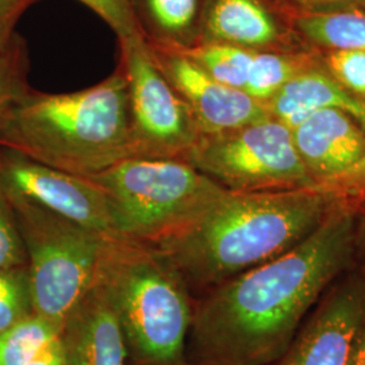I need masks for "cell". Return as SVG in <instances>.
Returning <instances> with one entry per match:
<instances>
[{
	"label": "cell",
	"instance_id": "cell-2",
	"mask_svg": "<svg viewBox=\"0 0 365 365\" xmlns=\"http://www.w3.org/2000/svg\"><path fill=\"white\" fill-rule=\"evenodd\" d=\"M334 206L310 187L225 190L195 223L157 248L176 265L191 291L203 294L297 247Z\"/></svg>",
	"mask_w": 365,
	"mask_h": 365
},
{
	"label": "cell",
	"instance_id": "cell-20",
	"mask_svg": "<svg viewBox=\"0 0 365 365\" xmlns=\"http://www.w3.org/2000/svg\"><path fill=\"white\" fill-rule=\"evenodd\" d=\"M182 52L188 54L214 80L245 91L253 51L225 43L199 42Z\"/></svg>",
	"mask_w": 365,
	"mask_h": 365
},
{
	"label": "cell",
	"instance_id": "cell-18",
	"mask_svg": "<svg viewBox=\"0 0 365 365\" xmlns=\"http://www.w3.org/2000/svg\"><path fill=\"white\" fill-rule=\"evenodd\" d=\"M312 66V56L272 51H253L245 92L257 102H267L287 81Z\"/></svg>",
	"mask_w": 365,
	"mask_h": 365
},
{
	"label": "cell",
	"instance_id": "cell-30",
	"mask_svg": "<svg viewBox=\"0 0 365 365\" xmlns=\"http://www.w3.org/2000/svg\"><path fill=\"white\" fill-rule=\"evenodd\" d=\"M300 10H336L349 7H365V0H292Z\"/></svg>",
	"mask_w": 365,
	"mask_h": 365
},
{
	"label": "cell",
	"instance_id": "cell-19",
	"mask_svg": "<svg viewBox=\"0 0 365 365\" xmlns=\"http://www.w3.org/2000/svg\"><path fill=\"white\" fill-rule=\"evenodd\" d=\"M61 327L31 313L0 333V365H27L61 334Z\"/></svg>",
	"mask_w": 365,
	"mask_h": 365
},
{
	"label": "cell",
	"instance_id": "cell-32",
	"mask_svg": "<svg viewBox=\"0 0 365 365\" xmlns=\"http://www.w3.org/2000/svg\"><path fill=\"white\" fill-rule=\"evenodd\" d=\"M182 365H203V364H197V363H195V364H188V363H187V361H185V363H184V364H182Z\"/></svg>",
	"mask_w": 365,
	"mask_h": 365
},
{
	"label": "cell",
	"instance_id": "cell-23",
	"mask_svg": "<svg viewBox=\"0 0 365 365\" xmlns=\"http://www.w3.org/2000/svg\"><path fill=\"white\" fill-rule=\"evenodd\" d=\"M329 196L336 205L359 210L365 206V152L353 165L339 175L310 187Z\"/></svg>",
	"mask_w": 365,
	"mask_h": 365
},
{
	"label": "cell",
	"instance_id": "cell-13",
	"mask_svg": "<svg viewBox=\"0 0 365 365\" xmlns=\"http://www.w3.org/2000/svg\"><path fill=\"white\" fill-rule=\"evenodd\" d=\"M292 141L314 182L349 168L365 152V129L348 113L325 108L291 129Z\"/></svg>",
	"mask_w": 365,
	"mask_h": 365
},
{
	"label": "cell",
	"instance_id": "cell-29",
	"mask_svg": "<svg viewBox=\"0 0 365 365\" xmlns=\"http://www.w3.org/2000/svg\"><path fill=\"white\" fill-rule=\"evenodd\" d=\"M27 365H68L61 334Z\"/></svg>",
	"mask_w": 365,
	"mask_h": 365
},
{
	"label": "cell",
	"instance_id": "cell-28",
	"mask_svg": "<svg viewBox=\"0 0 365 365\" xmlns=\"http://www.w3.org/2000/svg\"><path fill=\"white\" fill-rule=\"evenodd\" d=\"M353 269L365 276V206L357 211Z\"/></svg>",
	"mask_w": 365,
	"mask_h": 365
},
{
	"label": "cell",
	"instance_id": "cell-12",
	"mask_svg": "<svg viewBox=\"0 0 365 365\" xmlns=\"http://www.w3.org/2000/svg\"><path fill=\"white\" fill-rule=\"evenodd\" d=\"M61 341L68 365H126V334L101 279L66 315Z\"/></svg>",
	"mask_w": 365,
	"mask_h": 365
},
{
	"label": "cell",
	"instance_id": "cell-21",
	"mask_svg": "<svg viewBox=\"0 0 365 365\" xmlns=\"http://www.w3.org/2000/svg\"><path fill=\"white\" fill-rule=\"evenodd\" d=\"M29 49L19 34L0 52V130L7 123L14 108L30 91Z\"/></svg>",
	"mask_w": 365,
	"mask_h": 365
},
{
	"label": "cell",
	"instance_id": "cell-14",
	"mask_svg": "<svg viewBox=\"0 0 365 365\" xmlns=\"http://www.w3.org/2000/svg\"><path fill=\"white\" fill-rule=\"evenodd\" d=\"M284 29L267 0H205L199 42L271 51Z\"/></svg>",
	"mask_w": 365,
	"mask_h": 365
},
{
	"label": "cell",
	"instance_id": "cell-9",
	"mask_svg": "<svg viewBox=\"0 0 365 365\" xmlns=\"http://www.w3.org/2000/svg\"><path fill=\"white\" fill-rule=\"evenodd\" d=\"M0 182L10 191L106 237H119L110 203L96 182L0 149Z\"/></svg>",
	"mask_w": 365,
	"mask_h": 365
},
{
	"label": "cell",
	"instance_id": "cell-11",
	"mask_svg": "<svg viewBox=\"0 0 365 365\" xmlns=\"http://www.w3.org/2000/svg\"><path fill=\"white\" fill-rule=\"evenodd\" d=\"M146 45L160 72L188 106L202 135L235 130L271 117L267 105L214 80L180 49L150 42Z\"/></svg>",
	"mask_w": 365,
	"mask_h": 365
},
{
	"label": "cell",
	"instance_id": "cell-22",
	"mask_svg": "<svg viewBox=\"0 0 365 365\" xmlns=\"http://www.w3.org/2000/svg\"><path fill=\"white\" fill-rule=\"evenodd\" d=\"M34 313L27 265L0 269V333Z\"/></svg>",
	"mask_w": 365,
	"mask_h": 365
},
{
	"label": "cell",
	"instance_id": "cell-26",
	"mask_svg": "<svg viewBox=\"0 0 365 365\" xmlns=\"http://www.w3.org/2000/svg\"><path fill=\"white\" fill-rule=\"evenodd\" d=\"M78 1L84 4L86 7H88L99 18H102L117 34V38L141 36L134 14L131 11L129 0H78Z\"/></svg>",
	"mask_w": 365,
	"mask_h": 365
},
{
	"label": "cell",
	"instance_id": "cell-25",
	"mask_svg": "<svg viewBox=\"0 0 365 365\" xmlns=\"http://www.w3.org/2000/svg\"><path fill=\"white\" fill-rule=\"evenodd\" d=\"M333 78L354 95L365 96V52L331 51L327 60Z\"/></svg>",
	"mask_w": 365,
	"mask_h": 365
},
{
	"label": "cell",
	"instance_id": "cell-4",
	"mask_svg": "<svg viewBox=\"0 0 365 365\" xmlns=\"http://www.w3.org/2000/svg\"><path fill=\"white\" fill-rule=\"evenodd\" d=\"M99 279L115 304L137 365H182L194 318L191 289L161 249L110 238Z\"/></svg>",
	"mask_w": 365,
	"mask_h": 365
},
{
	"label": "cell",
	"instance_id": "cell-27",
	"mask_svg": "<svg viewBox=\"0 0 365 365\" xmlns=\"http://www.w3.org/2000/svg\"><path fill=\"white\" fill-rule=\"evenodd\" d=\"M38 0H0V52L13 41L22 15Z\"/></svg>",
	"mask_w": 365,
	"mask_h": 365
},
{
	"label": "cell",
	"instance_id": "cell-24",
	"mask_svg": "<svg viewBox=\"0 0 365 365\" xmlns=\"http://www.w3.org/2000/svg\"><path fill=\"white\" fill-rule=\"evenodd\" d=\"M24 265H27L26 249L11 200L0 182V269Z\"/></svg>",
	"mask_w": 365,
	"mask_h": 365
},
{
	"label": "cell",
	"instance_id": "cell-7",
	"mask_svg": "<svg viewBox=\"0 0 365 365\" xmlns=\"http://www.w3.org/2000/svg\"><path fill=\"white\" fill-rule=\"evenodd\" d=\"M188 161L230 191H280L313 185L291 129L272 117L235 130L202 135Z\"/></svg>",
	"mask_w": 365,
	"mask_h": 365
},
{
	"label": "cell",
	"instance_id": "cell-16",
	"mask_svg": "<svg viewBox=\"0 0 365 365\" xmlns=\"http://www.w3.org/2000/svg\"><path fill=\"white\" fill-rule=\"evenodd\" d=\"M146 42L176 49L199 43L205 0H129Z\"/></svg>",
	"mask_w": 365,
	"mask_h": 365
},
{
	"label": "cell",
	"instance_id": "cell-17",
	"mask_svg": "<svg viewBox=\"0 0 365 365\" xmlns=\"http://www.w3.org/2000/svg\"><path fill=\"white\" fill-rule=\"evenodd\" d=\"M292 25L309 41L330 51L365 52V7L298 10Z\"/></svg>",
	"mask_w": 365,
	"mask_h": 365
},
{
	"label": "cell",
	"instance_id": "cell-15",
	"mask_svg": "<svg viewBox=\"0 0 365 365\" xmlns=\"http://www.w3.org/2000/svg\"><path fill=\"white\" fill-rule=\"evenodd\" d=\"M269 115L289 129L304 118L325 108H339L365 129V101L348 91L336 78L314 68L287 81L267 102Z\"/></svg>",
	"mask_w": 365,
	"mask_h": 365
},
{
	"label": "cell",
	"instance_id": "cell-10",
	"mask_svg": "<svg viewBox=\"0 0 365 365\" xmlns=\"http://www.w3.org/2000/svg\"><path fill=\"white\" fill-rule=\"evenodd\" d=\"M364 319L365 276L352 268L327 288L272 365H345Z\"/></svg>",
	"mask_w": 365,
	"mask_h": 365
},
{
	"label": "cell",
	"instance_id": "cell-5",
	"mask_svg": "<svg viewBox=\"0 0 365 365\" xmlns=\"http://www.w3.org/2000/svg\"><path fill=\"white\" fill-rule=\"evenodd\" d=\"M86 178L105 192L118 235L153 247L188 229L226 190L184 160L133 157Z\"/></svg>",
	"mask_w": 365,
	"mask_h": 365
},
{
	"label": "cell",
	"instance_id": "cell-1",
	"mask_svg": "<svg viewBox=\"0 0 365 365\" xmlns=\"http://www.w3.org/2000/svg\"><path fill=\"white\" fill-rule=\"evenodd\" d=\"M357 211L336 205L297 247L203 292L190 339L197 364L272 365L327 288L353 268Z\"/></svg>",
	"mask_w": 365,
	"mask_h": 365
},
{
	"label": "cell",
	"instance_id": "cell-8",
	"mask_svg": "<svg viewBox=\"0 0 365 365\" xmlns=\"http://www.w3.org/2000/svg\"><path fill=\"white\" fill-rule=\"evenodd\" d=\"M118 66L129 92L130 158L188 161L202 137L188 106L153 63L144 37L118 38Z\"/></svg>",
	"mask_w": 365,
	"mask_h": 365
},
{
	"label": "cell",
	"instance_id": "cell-6",
	"mask_svg": "<svg viewBox=\"0 0 365 365\" xmlns=\"http://www.w3.org/2000/svg\"><path fill=\"white\" fill-rule=\"evenodd\" d=\"M6 191L26 249L34 313L63 327L66 315L96 284L111 237Z\"/></svg>",
	"mask_w": 365,
	"mask_h": 365
},
{
	"label": "cell",
	"instance_id": "cell-3",
	"mask_svg": "<svg viewBox=\"0 0 365 365\" xmlns=\"http://www.w3.org/2000/svg\"><path fill=\"white\" fill-rule=\"evenodd\" d=\"M0 149L78 176L130 158L128 81L117 69L80 91L30 88L0 130Z\"/></svg>",
	"mask_w": 365,
	"mask_h": 365
},
{
	"label": "cell",
	"instance_id": "cell-31",
	"mask_svg": "<svg viewBox=\"0 0 365 365\" xmlns=\"http://www.w3.org/2000/svg\"><path fill=\"white\" fill-rule=\"evenodd\" d=\"M345 365H365V319L353 339Z\"/></svg>",
	"mask_w": 365,
	"mask_h": 365
}]
</instances>
